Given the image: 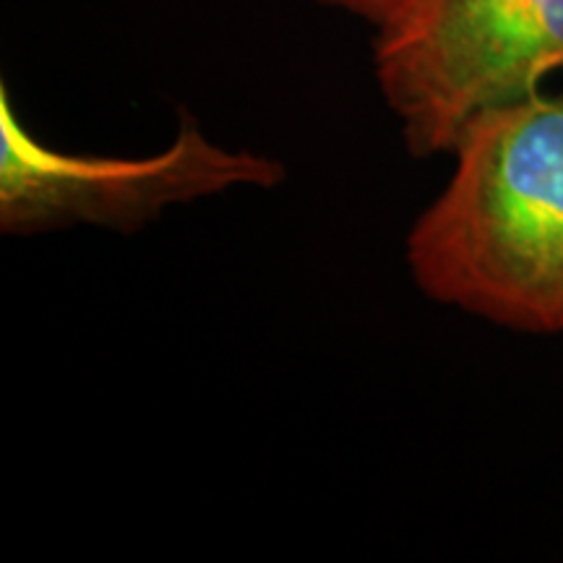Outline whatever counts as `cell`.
<instances>
[{"label":"cell","instance_id":"3957f363","mask_svg":"<svg viewBox=\"0 0 563 563\" xmlns=\"http://www.w3.org/2000/svg\"><path fill=\"white\" fill-rule=\"evenodd\" d=\"M282 180L279 162L211 144L188 112L178 136L159 154L91 157L42 144L19 121L9 91L0 95V228L9 235L81 222L133 232L173 203L232 186L274 188Z\"/></svg>","mask_w":563,"mask_h":563},{"label":"cell","instance_id":"277c9868","mask_svg":"<svg viewBox=\"0 0 563 563\" xmlns=\"http://www.w3.org/2000/svg\"><path fill=\"white\" fill-rule=\"evenodd\" d=\"M323 5H332V9L347 11L352 16L371 21L373 26L384 24L386 19L394 16L407 0H319Z\"/></svg>","mask_w":563,"mask_h":563},{"label":"cell","instance_id":"7a4b0ae2","mask_svg":"<svg viewBox=\"0 0 563 563\" xmlns=\"http://www.w3.org/2000/svg\"><path fill=\"white\" fill-rule=\"evenodd\" d=\"M373 68L412 157L449 154L481 112L563 76V0H407Z\"/></svg>","mask_w":563,"mask_h":563},{"label":"cell","instance_id":"6da1fadb","mask_svg":"<svg viewBox=\"0 0 563 563\" xmlns=\"http://www.w3.org/2000/svg\"><path fill=\"white\" fill-rule=\"evenodd\" d=\"M407 235L415 285L525 334L563 332V81L473 118Z\"/></svg>","mask_w":563,"mask_h":563}]
</instances>
